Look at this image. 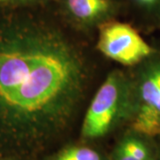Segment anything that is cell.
<instances>
[{
    "label": "cell",
    "mask_w": 160,
    "mask_h": 160,
    "mask_svg": "<svg viewBox=\"0 0 160 160\" xmlns=\"http://www.w3.org/2000/svg\"><path fill=\"white\" fill-rule=\"evenodd\" d=\"M98 48L109 59L133 65L150 55L152 49L129 24L112 22L101 28Z\"/></svg>",
    "instance_id": "1"
},
{
    "label": "cell",
    "mask_w": 160,
    "mask_h": 160,
    "mask_svg": "<svg viewBox=\"0 0 160 160\" xmlns=\"http://www.w3.org/2000/svg\"><path fill=\"white\" fill-rule=\"evenodd\" d=\"M53 35L48 34L35 49L0 51V100L4 102L29 77Z\"/></svg>",
    "instance_id": "2"
},
{
    "label": "cell",
    "mask_w": 160,
    "mask_h": 160,
    "mask_svg": "<svg viewBox=\"0 0 160 160\" xmlns=\"http://www.w3.org/2000/svg\"><path fill=\"white\" fill-rule=\"evenodd\" d=\"M119 84L115 75H110L96 92L87 109L82 133L86 138H97L105 134L118 111Z\"/></svg>",
    "instance_id": "3"
},
{
    "label": "cell",
    "mask_w": 160,
    "mask_h": 160,
    "mask_svg": "<svg viewBox=\"0 0 160 160\" xmlns=\"http://www.w3.org/2000/svg\"><path fill=\"white\" fill-rule=\"evenodd\" d=\"M142 105L132 124L138 132L156 136L160 134V120L158 106L160 101V67L154 69L145 78L141 91Z\"/></svg>",
    "instance_id": "4"
},
{
    "label": "cell",
    "mask_w": 160,
    "mask_h": 160,
    "mask_svg": "<svg viewBox=\"0 0 160 160\" xmlns=\"http://www.w3.org/2000/svg\"><path fill=\"white\" fill-rule=\"evenodd\" d=\"M70 12L79 20L91 21L108 11L109 0H67Z\"/></svg>",
    "instance_id": "5"
},
{
    "label": "cell",
    "mask_w": 160,
    "mask_h": 160,
    "mask_svg": "<svg viewBox=\"0 0 160 160\" xmlns=\"http://www.w3.org/2000/svg\"><path fill=\"white\" fill-rule=\"evenodd\" d=\"M55 160H101V158L89 148H69L58 155Z\"/></svg>",
    "instance_id": "6"
},
{
    "label": "cell",
    "mask_w": 160,
    "mask_h": 160,
    "mask_svg": "<svg viewBox=\"0 0 160 160\" xmlns=\"http://www.w3.org/2000/svg\"><path fill=\"white\" fill-rule=\"evenodd\" d=\"M121 149L141 160H149V153L144 144L135 139H128L121 145Z\"/></svg>",
    "instance_id": "7"
},
{
    "label": "cell",
    "mask_w": 160,
    "mask_h": 160,
    "mask_svg": "<svg viewBox=\"0 0 160 160\" xmlns=\"http://www.w3.org/2000/svg\"><path fill=\"white\" fill-rule=\"evenodd\" d=\"M117 160H141L138 159L137 158L133 157L132 155H131L130 153H128L127 151H126L125 149H121L120 148L119 153L118 155V158Z\"/></svg>",
    "instance_id": "8"
},
{
    "label": "cell",
    "mask_w": 160,
    "mask_h": 160,
    "mask_svg": "<svg viewBox=\"0 0 160 160\" xmlns=\"http://www.w3.org/2000/svg\"><path fill=\"white\" fill-rule=\"evenodd\" d=\"M157 112H158V117L160 120V101L159 103H158V109H157Z\"/></svg>",
    "instance_id": "9"
},
{
    "label": "cell",
    "mask_w": 160,
    "mask_h": 160,
    "mask_svg": "<svg viewBox=\"0 0 160 160\" xmlns=\"http://www.w3.org/2000/svg\"><path fill=\"white\" fill-rule=\"evenodd\" d=\"M141 1H142L144 3H151V2H153L155 0H141Z\"/></svg>",
    "instance_id": "10"
},
{
    "label": "cell",
    "mask_w": 160,
    "mask_h": 160,
    "mask_svg": "<svg viewBox=\"0 0 160 160\" xmlns=\"http://www.w3.org/2000/svg\"><path fill=\"white\" fill-rule=\"evenodd\" d=\"M5 1H11V0H0V2H5Z\"/></svg>",
    "instance_id": "11"
}]
</instances>
